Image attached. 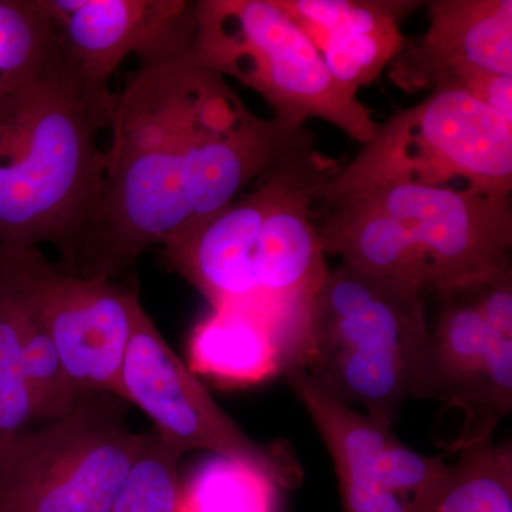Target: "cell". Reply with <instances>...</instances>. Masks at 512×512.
<instances>
[{"label":"cell","instance_id":"obj_6","mask_svg":"<svg viewBox=\"0 0 512 512\" xmlns=\"http://www.w3.org/2000/svg\"><path fill=\"white\" fill-rule=\"evenodd\" d=\"M116 394L83 393L63 419L0 444V512H109L147 443Z\"/></svg>","mask_w":512,"mask_h":512},{"label":"cell","instance_id":"obj_19","mask_svg":"<svg viewBox=\"0 0 512 512\" xmlns=\"http://www.w3.org/2000/svg\"><path fill=\"white\" fill-rule=\"evenodd\" d=\"M0 247L18 291L23 373L32 402L33 419L35 423H52L72 412L82 394L74 389L64 370L55 342L26 298L10 261L8 248L2 244Z\"/></svg>","mask_w":512,"mask_h":512},{"label":"cell","instance_id":"obj_8","mask_svg":"<svg viewBox=\"0 0 512 512\" xmlns=\"http://www.w3.org/2000/svg\"><path fill=\"white\" fill-rule=\"evenodd\" d=\"M119 397L143 410L156 433L184 454L202 450L244 461L282 488L301 483L302 467L291 447L251 439L170 348L143 305L121 366Z\"/></svg>","mask_w":512,"mask_h":512},{"label":"cell","instance_id":"obj_10","mask_svg":"<svg viewBox=\"0 0 512 512\" xmlns=\"http://www.w3.org/2000/svg\"><path fill=\"white\" fill-rule=\"evenodd\" d=\"M328 448L343 512H431L451 464L407 447L390 427L326 392L303 369L284 376Z\"/></svg>","mask_w":512,"mask_h":512},{"label":"cell","instance_id":"obj_9","mask_svg":"<svg viewBox=\"0 0 512 512\" xmlns=\"http://www.w3.org/2000/svg\"><path fill=\"white\" fill-rule=\"evenodd\" d=\"M356 192L392 220L413 255L423 292L440 298L511 265V197L451 185Z\"/></svg>","mask_w":512,"mask_h":512},{"label":"cell","instance_id":"obj_12","mask_svg":"<svg viewBox=\"0 0 512 512\" xmlns=\"http://www.w3.org/2000/svg\"><path fill=\"white\" fill-rule=\"evenodd\" d=\"M64 56L94 100L113 104L109 83L128 56L140 67L190 52L197 2L187 0H42Z\"/></svg>","mask_w":512,"mask_h":512},{"label":"cell","instance_id":"obj_7","mask_svg":"<svg viewBox=\"0 0 512 512\" xmlns=\"http://www.w3.org/2000/svg\"><path fill=\"white\" fill-rule=\"evenodd\" d=\"M414 382L413 397L466 412L460 444L494 431L512 410V268L440 296Z\"/></svg>","mask_w":512,"mask_h":512},{"label":"cell","instance_id":"obj_3","mask_svg":"<svg viewBox=\"0 0 512 512\" xmlns=\"http://www.w3.org/2000/svg\"><path fill=\"white\" fill-rule=\"evenodd\" d=\"M419 288L346 264L312 303L305 370L320 387L393 429L412 399L427 325Z\"/></svg>","mask_w":512,"mask_h":512},{"label":"cell","instance_id":"obj_4","mask_svg":"<svg viewBox=\"0 0 512 512\" xmlns=\"http://www.w3.org/2000/svg\"><path fill=\"white\" fill-rule=\"evenodd\" d=\"M190 56L266 101L276 119L328 121L360 146L375 137L372 110L330 74L316 47L275 0H201Z\"/></svg>","mask_w":512,"mask_h":512},{"label":"cell","instance_id":"obj_5","mask_svg":"<svg viewBox=\"0 0 512 512\" xmlns=\"http://www.w3.org/2000/svg\"><path fill=\"white\" fill-rule=\"evenodd\" d=\"M454 180L481 194L511 197L512 123L448 79L379 123L375 137L330 178L323 202L349 192L444 187Z\"/></svg>","mask_w":512,"mask_h":512},{"label":"cell","instance_id":"obj_17","mask_svg":"<svg viewBox=\"0 0 512 512\" xmlns=\"http://www.w3.org/2000/svg\"><path fill=\"white\" fill-rule=\"evenodd\" d=\"M446 488L431 512H512V444L493 431L461 444Z\"/></svg>","mask_w":512,"mask_h":512},{"label":"cell","instance_id":"obj_20","mask_svg":"<svg viewBox=\"0 0 512 512\" xmlns=\"http://www.w3.org/2000/svg\"><path fill=\"white\" fill-rule=\"evenodd\" d=\"M32 423L20 346L18 291L0 247V444L28 430Z\"/></svg>","mask_w":512,"mask_h":512},{"label":"cell","instance_id":"obj_18","mask_svg":"<svg viewBox=\"0 0 512 512\" xmlns=\"http://www.w3.org/2000/svg\"><path fill=\"white\" fill-rule=\"evenodd\" d=\"M282 490L251 464L212 456L181 483L180 512H279Z\"/></svg>","mask_w":512,"mask_h":512},{"label":"cell","instance_id":"obj_1","mask_svg":"<svg viewBox=\"0 0 512 512\" xmlns=\"http://www.w3.org/2000/svg\"><path fill=\"white\" fill-rule=\"evenodd\" d=\"M92 214L57 264L117 281L153 247L210 221L258 178L316 147L306 126L258 116L190 53L140 67L116 94Z\"/></svg>","mask_w":512,"mask_h":512},{"label":"cell","instance_id":"obj_15","mask_svg":"<svg viewBox=\"0 0 512 512\" xmlns=\"http://www.w3.org/2000/svg\"><path fill=\"white\" fill-rule=\"evenodd\" d=\"M188 367L227 387L254 386L303 369V355L278 323L242 306L215 309L192 330Z\"/></svg>","mask_w":512,"mask_h":512},{"label":"cell","instance_id":"obj_13","mask_svg":"<svg viewBox=\"0 0 512 512\" xmlns=\"http://www.w3.org/2000/svg\"><path fill=\"white\" fill-rule=\"evenodd\" d=\"M429 28L406 39L387 67L390 82L414 94L467 70L512 73L511 0H431Z\"/></svg>","mask_w":512,"mask_h":512},{"label":"cell","instance_id":"obj_21","mask_svg":"<svg viewBox=\"0 0 512 512\" xmlns=\"http://www.w3.org/2000/svg\"><path fill=\"white\" fill-rule=\"evenodd\" d=\"M183 456L160 434H148L109 512H180L178 464Z\"/></svg>","mask_w":512,"mask_h":512},{"label":"cell","instance_id":"obj_16","mask_svg":"<svg viewBox=\"0 0 512 512\" xmlns=\"http://www.w3.org/2000/svg\"><path fill=\"white\" fill-rule=\"evenodd\" d=\"M59 52L42 0H0V106L36 82Z\"/></svg>","mask_w":512,"mask_h":512},{"label":"cell","instance_id":"obj_22","mask_svg":"<svg viewBox=\"0 0 512 512\" xmlns=\"http://www.w3.org/2000/svg\"><path fill=\"white\" fill-rule=\"evenodd\" d=\"M453 80L474 99L512 123V73L473 69L458 74Z\"/></svg>","mask_w":512,"mask_h":512},{"label":"cell","instance_id":"obj_14","mask_svg":"<svg viewBox=\"0 0 512 512\" xmlns=\"http://www.w3.org/2000/svg\"><path fill=\"white\" fill-rule=\"evenodd\" d=\"M311 40L330 74L359 94L386 72L407 37L400 25L414 0H275Z\"/></svg>","mask_w":512,"mask_h":512},{"label":"cell","instance_id":"obj_2","mask_svg":"<svg viewBox=\"0 0 512 512\" xmlns=\"http://www.w3.org/2000/svg\"><path fill=\"white\" fill-rule=\"evenodd\" d=\"M113 104L94 100L59 55L0 106V244L55 245L62 258L92 214L103 181Z\"/></svg>","mask_w":512,"mask_h":512},{"label":"cell","instance_id":"obj_11","mask_svg":"<svg viewBox=\"0 0 512 512\" xmlns=\"http://www.w3.org/2000/svg\"><path fill=\"white\" fill-rule=\"evenodd\" d=\"M5 247L74 389L119 396L121 366L141 305L136 289L70 274L39 248Z\"/></svg>","mask_w":512,"mask_h":512}]
</instances>
